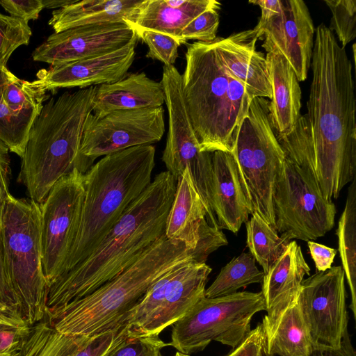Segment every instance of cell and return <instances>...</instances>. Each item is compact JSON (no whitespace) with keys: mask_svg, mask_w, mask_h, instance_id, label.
I'll list each match as a JSON object with an SVG mask.
<instances>
[{"mask_svg":"<svg viewBox=\"0 0 356 356\" xmlns=\"http://www.w3.org/2000/svg\"><path fill=\"white\" fill-rule=\"evenodd\" d=\"M310 67L307 113L277 138L286 158L311 172L332 200L356 177V109L352 63L323 23L315 30Z\"/></svg>","mask_w":356,"mask_h":356,"instance_id":"cell-1","label":"cell"},{"mask_svg":"<svg viewBox=\"0 0 356 356\" xmlns=\"http://www.w3.org/2000/svg\"><path fill=\"white\" fill-rule=\"evenodd\" d=\"M176 185L168 171L157 174L92 253L49 286L46 313L90 294L164 236Z\"/></svg>","mask_w":356,"mask_h":356,"instance_id":"cell-2","label":"cell"},{"mask_svg":"<svg viewBox=\"0 0 356 356\" xmlns=\"http://www.w3.org/2000/svg\"><path fill=\"white\" fill-rule=\"evenodd\" d=\"M206 261L183 243L159 238L134 264L90 294L46 314L59 333L90 337L124 325L129 312L161 277L186 263Z\"/></svg>","mask_w":356,"mask_h":356,"instance_id":"cell-3","label":"cell"},{"mask_svg":"<svg viewBox=\"0 0 356 356\" xmlns=\"http://www.w3.org/2000/svg\"><path fill=\"white\" fill-rule=\"evenodd\" d=\"M96 88L65 92L43 104L30 129L18 177L30 200L41 204L61 177L75 168L83 174L90 169L80 148Z\"/></svg>","mask_w":356,"mask_h":356,"instance_id":"cell-4","label":"cell"},{"mask_svg":"<svg viewBox=\"0 0 356 356\" xmlns=\"http://www.w3.org/2000/svg\"><path fill=\"white\" fill-rule=\"evenodd\" d=\"M154 165V147L140 145L106 155L83 174L80 221L60 275L92 253L150 184Z\"/></svg>","mask_w":356,"mask_h":356,"instance_id":"cell-5","label":"cell"},{"mask_svg":"<svg viewBox=\"0 0 356 356\" xmlns=\"http://www.w3.org/2000/svg\"><path fill=\"white\" fill-rule=\"evenodd\" d=\"M181 77L186 108L200 150L232 153L252 99L220 60L214 41L187 46Z\"/></svg>","mask_w":356,"mask_h":356,"instance_id":"cell-6","label":"cell"},{"mask_svg":"<svg viewBox=\"0 0 356 356\" xmlns=\"http://www.w3.org/2000/svg\"><path fill=\"white\" fill-rule=\"evenodd\" d=\"M6 272L30 325L46 316L48 286L42 264L40 204L8 196L0 222Z\"/></svg>","mask_w":356,"mask_h":356,"instance_id":"cell-7","label":"cell"},{"mask_svg":"<svg viewBox=\"0 0 356 356\" xmlns=\"http://www.w3.org/2000/svg\"><path fill=\"white\" fill-rule=\"evenodd\" d=\"M269 100L252 99L232 152L251 214L257 213L276 230L273 193L286 156L271 124Z\"/></svg>","mask_w":356,"mask_h":356,"instance_id":"cell-8","label":"cell"},{"mask_svg":"<svg viewBox=\"0 0 356 356\" xmlns=\"http://www.w3.org/2000/svg\"><path fill=\"white\" fill-rule=\"evenodd\" d=\"M261 311H266L261 291L204 296L172 325L169 346L187 355L204 350L213 341L234 348L250 332L252 318Z\"/></svg>","mask_w":356,"mask_h":356,"instance_id":"cell-9","label":"cell"},{"mask_svg":"<svg viewBox=\"0 0 356 356\" xmlns=\"http://www.w3.org/2000/svg\"><path fill=\"white\" fill-rule=\"evenodd\" d=\"M276 231L289 240L314 241L334 226L336 207L316 177L286 158L273 197Z\"/></svg>","mask_w":356,"mask_h":356,"instance_id":"cell-10","label":"cell"},{"mask_svg":"<svg viewBox=\"0 0 356 356\" xmlns=\"http://www.w3.org/2000/svg\"><path fill=\"white\" fill-rule=\"evenodd\" d=\"M161 83L168 113L162 161L176 180L187 168L202 200L209 205L213 153L200 150L184 100L181 74L174 65L163 66Z\"/></svg>","mask_w":356,"mask_h":356,"instance_id":"cell-11","label":"cell"},{"mask_svg":"<svg viewBox=\"0 0 356 356\" xmlns=\"http://www.w3.org/2000/svg\"><path fill=\"white\" fill-rule=\"evenodd\" d=\"M84 195L83 174L75 168L53 186L40 204L42 264L48 287L60 275L69 255Z\"/></svg>","mask_w":356,"mask_h":356,"instance_id":"cell-12","label":"cell"},{"mask_svg":"<svg viewBox=\"0 0 356 356\" xmlns=\"http://www.w3.org/2000/svg\"><path fill=\"white\" fill-rule=\"evenodd\" d=\"M345 274L340 266L303 280L297 300L314 350H337L348 331Z\"/></svg>","mask_w":356,"mask_h":356,"instance_id":"cell-13","label":"cell"},{"mask_svg":"<svg viewBox=\"0 0 356 356\" xmlns=\"http://www.w3.org/2000/svg\"><path fill=\"white\" fill-rule=\"evenodd\" d=\"M162 106L118 110L102 117L90 113L83 127L80 153L90 168L96 159L161 140L165 131Z\"/></svg>","mask_w":356,"mask_h":356,"instance_id":"cell-14","label":"cell"},{"mask_svg":"<svg viewBox=\"0 0 356 356\" xmlns=\"http://www.w3.org/2000/svg\"><path fill=\"white\" fill-rule=\"evenodd\" d=\"M167 238L183 243L204 261L228 244L217 221L210 215L186 168L177 179L176 191L165 229Z\"/></svg>","mask_w":356,"mask_h":356,"instance_id":"cell-15","label":"cell"},{"mask_svg":"<svg viewBox=\"0 0 356 356\" xmlns=\"http://www.w3.org/2000/svg\"><path fill=\"white\" fill-rule=\"evenodd\" d=\"M282 9L261 26H255L258 38L267 53L283 56L298 81L307 79L311 66L315 28L302 0H281Z\"/></svg>","mask_w":356,"mask_h":356,"instance_id":"cell-16","label":"cell"},{"mask_svg":"<svg viewBox=\"0 0 356 356\" xmlns=\"http://www.w3.org/2000/svg\"><path fill=\"white\" fill-rule=\"evenodd\" d=\"M126 23H106L75 27L54 33L35 49L33 60L59 65L102 55L138 40Z\"/></svg>","mask_w":356,"mask_h":356,"instance_id":"cell-17","label":"cell"},{"mask_svg":"<svg viewBox=\"0 0 356 356\" xmlns=\"http://www.w3.org/2000/svg\"><path fill=\"white\" fill-rule=\"evenodd\" d=\"M137 42L138 40L102 55L42 69L32 82L45 92L114 83L123 78L131 67Z\"/></svg>","mask_w":356,"mask_h":356,"instance_id":"cell-18","label":"cell"},{"mask_svg":"<svg viewBox=\"0 0 356 356\" xmlns=\"http://www.w3.org/2000/svg\"><path fill=\"white\" fill-rule=\"evenodd\" d=\"M310 268L301 248L291 241L284 254L264 274L261 293L266 304L264 325L267 341L273 337L284 312L297 302L301 284Z\"/></svg>","mask_w":356,"mask_h":356,"instance_id":"cell-19","label":"cell"},{"mask_svg":"<svg viewBox=\"0 0 356 356\" xmlns=\"http://www.w3.org/2000/svg\"><path fill=\"white\" fill-rule=\"evenodd\" d=\"M211 268L206 263L192 261L171 270L163 300L142 337L159 336L184 316L205 296V286Z\"/></svg>","mask_w":356,"mask_h":356,"instance_id":"cell-20","label":"cell"},{"mask_svg":"<svg viewBox=\"0 0 356 356\" xmlns=\"http://www.w3.org/2000/svg\"><path fill=\"white\" fill-rule=\"evenodd\" d=\"M256 31L250 29L213 41L225 67L245 88L252 99H271L272 88L266 56L256 49Z\"/></svg>","mask_w":356,"mask_h":356,"instance_id":"cell-21","label":"cell"},{"mask_svg":"<svg viewBox=\"0 0 356 356\" xmlns=\"http://www.w3.org/2000/svg\"><path fill=\"white\" fill-rule=\"evenodd\" d=\"M211 206L218 228L234 234L251 214L232 153L212 154Z\"/></svg>","mask_w":356,"mask_h":356,"instance_id":"cell-22","label":"cell"},{"mask_svg":"<svg viewBox=\"0 0 356 356\" xmlns=\"http://www.w3.org/2000/svg\"><path fill=\"white\" fill-rule=\"evenodd\" d=\"M165 95L162 83L145 73H131L112 83L97 87L92 113L96 117L118 110L162 106Z\"/></svg>","mask_w":356,"mask_h":356,"instance_id":"cell-23","label":"cell"},{"mask_svg":"<svg viewBox=\"0 0 356 356\" xmlns=\"http://www.w3.org/2000/svg\"><path fill=\"white\" fill-rule=\"evenodd\" d=\"M272 97L269 101L271 124L277 138L289 135L300 116L301 89L295 72L281 54L266 55Z\"/></svg>","mask_w":356,"mask_h":356,"instance_id":"cell-24","label":"cell"},{"mask_svg":"<svg viewBox=\"0 0 356 356\" xmlns=\"http://www.w3.org/2000/svg\"><path fill=\"white\" fill-rule=\"evenodd\" d=\"M220 8L215 0H187L179 8L169 7L163 0H141L125 23L136 33L155 31L180 42V34L188 23L207 10Z\"/></svg>","mask_w":356,"mask_h":356,"instance_id":"cell-25","label":"cell"},{"mask_svg":"<svg viewBox=\"0 0 356 356\" xmlns=\"http://www.w3.org/2000/svg\"><path fill=\"white\" fill-rule=\"evenodd\" d=\"M141 0H77L55 10L49 24L54 33L83 26L125 23Z\"/></svg>","mask_w":356,"mask_h":356,"instance_id":"cell-26","label":"cell"},{"mask_svg":"<svg viewBox=\"0 0 356 356\" xmlns=\"http://www.w3.org/2000/svg\"><path fill=\"white\" fill-rule=\"evenodd\" d=\"M307 327L297 302L282 314L266 343V353L275 356H309L313 352Z\"/></svg>","mask_w":356,"mask_h":356,"instance_id":"cell-27","label":"cell"},{"mask_svg":"<svg viewBox=\"0 0 356 356\" xmlns=\"http://www.w3.org/2000/svg\"><path fill=\"white\" fill-rule=\"evenodd\" d=\"M88 338L59 333L42 320L31 326L29 334L12 356H73Z\"/></svg>","mask_w":356,"mask_h":356,"instance_id":"cell-28","label":"cell"},{"mask_svg":"<svg viewBox=\"0 0 356 356\" xmlns=\"http://www.w3.org/2000/svg\"><path fill=\"white\" fill-rule=\"evenodd\" d=\"M342 268L351 293L350 308L356 318V177L348 189L346 206L336 231Z\"/></svg>","mask_w":356,"mask_h":356,"instance_id":"cell-29","label":"cell"},{"mask_svg":"<svg viewBox=\"0 0 356 356\" xmlns=\"http://www.w3.org/2000/svg\"><path fill=\"white\" fill-rule=\"evenodd\" d=\"M246 243L250 253L263 268L264 274L284 254L291 241L278 232L257 213L245 222Z\"/></svg>","mask_w":356,"mask_h":356,"instance_id":"cell-30","label":"cell"},{"mask_svg":"<svg viewBox=\"0 0 356 356\" xmlns=\"http://www.w3.org/2000/svg\"><path fill=\"white\" fill-rule=\"evenodd\" d=\"M255 261L250 252L234 257L221 268L213 282L205 290V297L225 296L249 284L261 283L264 273L259 270Z\"/></svg>","mask_w":356,"mask_h":356,"instance_id":"cell-31","label":"cell"},{"mask_svg":"<svg viewBox=\"0 0 356 356\" xmlns=\"http://www.w3.org/2000/svg\"><path fill=\"white\" fill-rule=\"evenodd\" d=\"M35 118L18 115L4 102L1 95L0 67V140L9 150L22 157L31 125Z\"/></svg>","mask_w":356,"mask_h":356,"instance_id":"cell-32","label":"cell"},{"mask_svg":"<svg viewBox=\"0 0 356 356\" xmlns=\"http://www.w3.org/2000/svg\"><path fill=\"white\" fill-rule=\"evenodd\" d=\"M31 326L17 309L0 301V355L16 353Z\"/></svg>","mask_w":356,"mask_h":356,"instance_id":"cell-33","label":"cell"},{"mask_svg":"<svg viewBox=\"0 0 356 356\" xmlns=\"http://www.w3.org/2000/svg\"><path fill=\"white\" fill-rule=\"evenodd\" d=\"M31 35L27 22L0 13V67H6L15 50L29 43Z\"/></svg>","mask_w":356,"mask_h":356,"instance_id":"cell-34","label":"cell"},{"mask_svg":"<svg viewBox=\"0 0 356 356\" xmlns=\"http://www.w3.org/2000/svg\"><path fill=\"white\" fill-rule=\"evenodd\" d=\"M332 13L331 25L341 47L356 37V0H324Z\"/></svg>","mask_w":356,"mask_h":356,"instance_id":"cell-35","label":"cell"},{"mask_svg":"<svg viewBox=\"0 0 356 356\" xmlns=\"http://www.w3.org/2000/svg\"><path fill=\"white\" fill-rule=\"evenodd\" d=\"M136 34L149 48L146 54L147 58L158 60L165 66L173 65L178 56V47L181 45L178 40L152 31H142Z\"/></svg>","mask_w":356,"mask_h":356,"instance_id":"cell-36","label":"cell"},{"mask_svg":"<svg viewBox=\"0 0 356 356\" xmlns=\"http://www.w3.org/2000/svg\"><path fill=\"white\" fill-rule=\"evenodd\" d=\"M219 9L207 10L188 23L180 34L181 44H185L189 40H197L196 42H202L213 41L217 38Z\"/></svg>","mask_w":356,"mask_h":356,"instance_id":"cell-37","label":"cell"},{"mask_svg":"<svg viewBox=\"0 0 356 356\" xmlns=\"http://www.w3.org/2000/svg\"><path fill=\"white\" fill-rule=\"evenodd\" d=\"M169 346L159 336H130L105 356H161V350Z\"/></svg>","mask_w":356,"mask_h":356,"instance_id":"cell-38","label":"cell"},{"mask_svg":"<svg viewBox=\"0 0 356 356\" xmlns=\"http://www.w3.org/2000/svg\"><path fill=\"white\" fill-rule=\"evenodd\" d=\"M132 336L126 325L88 338L73 356H105L115 346Z\"/></svg>","mask_w":356,"mask_h":356,"instance_id":"cell-39","label":"cell"},{"mask_svg":"<svg viewBox=\"0 0 356 356\" xmlns=\"http://www.w3.org/2000/svg\"><path fill=\"white\" fill-rule=\"evenodd\" d=\"M266 334L264 325L259 323L251 330L245 338L230 352L223 356H265L266 353Z\"/></svg>","mask_w":356,"mask_h":356,"instance_id":"cell-40","label":"cell"},{"mask_svg":"<svg viewBox=\"0 0 356 356\" xmlns=\"http://www.w3.org/2000/svg\"><path fill=\"white\" fill-rule=\"evenodd\" d=\"M0 6L10 16L27 22L37 19L44 8L42 0H0Z\"/></svg>","mask_w":356,"mask_h":356,"instance_id":"cell-41","label":"cell"},{"mask_svg":"<svg viewBox=\"0 0 356 356\" xmlns=\"http://www.w3.org/2000/svg\"><path fill=\"white\" fill-rule=\"evenodd\" d=\"M0 301L4 302L22 313V306L19 298L13 291L8 278L3 259V250L0 225Z\"/></svg>","mask_w":356,"mask_h":356,"instance_id":"cell-42","label":"cell"},{"mask_svg":"<svg viewBox=\"0 0 356 356\" xmlns=\"http://www.w3.org/2000/svg\"><path fill=\"white\" fill-rule=\"evenodd\" d=\"M8 147L0 140V222L5 202L10 193V159Z\"/></svg>","mask_w":356,"mask_h":356,"instance_id":"cell-43","label":"cell"},{"mask_svg":"<svg viewBox=\"0 0 356 356\" xmlns=\"http://www.w3.org/2000/svg\"><path fill=\"white\" fill-rule=\"evenodd\" d=\"M307 245L316 271L325 272L329 270L332 267L337 250L313 241H307Z\"/></svg>","mask_w":356,"mask_h":356,"instance_id":"cell-44","label":"cell"},{"mask_svg":"<svg viewBox=\"0 0 356 356\" xmlns=\"http://www.w3.org/2000/svg\"><path fill=\"white\" fill-rule=\"evenodd\" d=\"M265 356L275 355H270L266 353ZM309 356H356V353L348 331H347L342 339L340 348L337 350H314Z\"/></svg>","mask_w":356,"mask_h":356,"instance_id":"cell-45","label":"cell"},{"mask_svg":"<svg viewBox=\"0 0 356 356\" xmlns=\"http://www.w3.org/2000/svg\"><path fill=\"white\" fill-rule=\"evenodd\" d=\"M249 3L259 6L261 15L256 26H261L272 17L279 14L282 9L281 0L250 1Z\"/></svg>","mask_w":356,"mask_h":356,"instance_id":"cell-46","label":"cell"},{"mask_svg":"<svg viewBox=\"0 0 356 356\" xmlns=\"http://www.w3.org/2000/svg\"><path fill=\"white\" fill-rule=\"evenodd\" d=\"M77 0H42L44 8L59 9L65 6L74 3Z\"/></svg>","mask_w":356,"mask_h":356,"instance_id":"cell-47","label":"cell"},{"mask_svg":"<svg viewBox=\"0 0 356 356\" xmlns=\"http://www.w3.org/2000/svg\"><path fill=\"white\" fill-rule=\"evenodd\" d=\"M174 356H189V355L184 354V353L177 351Z\"/></svg>","mask_w":356,"mask_h":356,"instance_id":"cell-48","label":"cell"},{"mask_svg":"<svg viewBox=\"0 0 356 356\" xmlns=\"http://www.w3.org/2000/svg\"><path fill=\"white\" fill-rule=\"evenodd\" d=\"M12 355H0V356H12Z\"/></svg>","mask_w":356,"mask_h":356,"instance_id":"cell-49","label":"cell"}]
</instances>
